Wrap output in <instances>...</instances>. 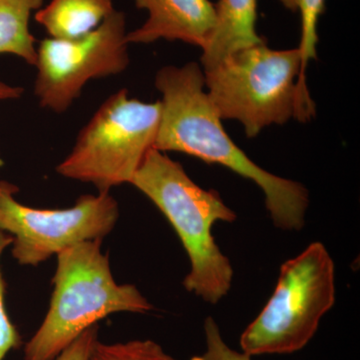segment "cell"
Instances as JSON below:
<instances>
[{
  "label": "cell",
  "mask_w": 360,
  "mask_h": 360,
  "mask_svg": "<svg viewBox=\"0 0 360 360\" xmlns=\"http://www.w3.org/2000/svg\"><path fill=\"white\" fill-rule=\"evenodd\" d=\"M153 201L176 231L191 262L187 291L217 304L231 288L233 269L212 236L215 222L238 219L214 191H205L182 165L153 148L130 182Z\"/></svg>",
  "instance_id": "2"
},
{
  "label": "cell",
  "mask_w": 360,
  "mask_h": 360,
  "mask_svg": "<svg viewBox=\"0 0 360 360\" xmlns=\"http://www.w3.org/2000/svg\"><path fill=\"white\" fill-rule=\"evenodd\" d=\"M97 340V326L85 330L56 357V360H87Z\"/></svg>",
  "instance_id": "17"
},
{
  "label": "cell",
  "mask_w": 360,
  "mask_h": 360,
  "mask_svg": "<svg viewBox=\"0 0 360 360\" xmlns=\"http://www.w3.org/2000/svg\"><path fill=\"white\" fill-rule=\"evenodd\" d=\"M101 243V239L84 241L58 253L51 305L26 343L25 360H54L104 317L153 309L134 285L116 283Z\"/></svg>",
  "instance_id": "4"
},
{
  "label": "cell",
  "mask_w": 360,
  "mask_h": 360,
  "mask_svg": "<svg viewBox=\"0 0 360 360\" xmlns=\"http://www.w3.org/2000/svg\"><path fill=\"white\" fill-rule=\"evenodd\" d=\"M42 4L44 0H0V53L13 54L35 65L37 52L30 20Z\"/></svg>",
  "instance_id": "12"
},
{
  "label": "cell",
  "mask_w": 360,
  "mask_h": 360,
  "mask_svg": "<svg viewBox=\"0 0 360 360\" xmlns=\"http://www.w3.org/2000/svg\"><path fill=\"white\" fill-rule=\"evenodd\" d=\"M206 350L191 360H251L250 355L232 349L222 338L219 326L212 317L205 321Z\"/></svg>",
  "instance_id": "16"
},
{
  "label": "cell",
  "mask_w": 360,
  "mask_h": 360,
  "mask_svg": "<svg viewBox=\"0 0 360 360\" xmlns=\"http://www.w3.org/2000/svg\"><path fill=\"white\" fill-rule=\"evenodd\" d=\"M115 11L112 0H51L34 18L51 39H75L96 30Z\"/></svg>",
  "instance_id": "11"
},
{
  "label": "cell",
  "mask_w": 360,
  "mask_h": 360,
  "mask_svg": "<svg viewBox=\"0 0 360 360\" xmlns=\"http://www.w3.org/2000/svg\"><path fill=\"white\" fill-rule=\"evenodd\" d=\"M87 360H177L167 354L153 340H132L129 342L94 343Z\"/></svg>",
  "instance_id": "14"
},
{
  "label": "cell",
  "mask_w": 360,
  "mask_h": 360,
  "mask_svg": "<svg viewBox=\"0 0 360 360\" xmlns=\"http://www.w3.org/2000/svg\"><path fill=\"white\" fill-rule=\"evenodd\" d=\"M203 75L219 117L238 120L250 139L269 125L291 118L307 122L315 115L298 49L276 51L264 42L229 54Z\"/></svg>",
  "instance_id": "3"
},
{
  "label": "cell",
  "mask_w": 360,
  "mask_h": 360,
  "mask_svg": "<svg viewBox=\"0 0 360 360\" xmlns=\"http://www.w3.org/2000/svg\"><path fill=\"white\" fill-rule=\"evenodd\" d=\"M155 87L162 101L153 148L161 153H186L205 162L224 165L262 189L270 219L276 227L298 231L304 226L309 191L300 182L258 167L234 143L208 98L205 75L198 63L161 68L156 73Z\"/></svg>",
  "instance_id": "1"
},
{
  "label": "cell",
  "mask_w": 360,
  "mask_h": 360,
  "mask_svg": "<svg viewBox=\"0 0 360 360\" xmlns=\"http://www.w3.org/2000/svg\"><path fill=\"white\" fill-rule=\"evenodd\" d=\"M146 9V22L127 33L129 44H148L160 39L186 42L205 49L217 25V8L210 0H134Z\"/></svg>",
  "instance_id": "9"
},
{
  "label": "cell",
  "mask_w": 360,
  "mask_h": 360,
  "mask_svg": "<svg viewBox=\"0 0 360 360\" xmlns=\"http://www.w3.org/2000/svg\"><path fill=\"white\" fill-rule=\"evenodd\" d=\"M25 89L20 86H11L0 82V101L7 99H18L22 96Z\"/></svg>",
  "instance_id": "18"
},
{
  "label": "cell",
  "mask_w": 360,
  "mask_h": 360,
  "mask_svg": "<svg viewBox=\"0 0 360 360\" xmlns=\"http://www.w3.org/2000/svg\"><path fill=\"white\" fill-rule=\"evenodd\" d=\"M13 238L11 234L6 233L0 229V259L2 253L13 245ZM4 277L0 269V360H4L6 355L11 350L14 349L20 345V333L16 330L15 326L7 315L6 304H4Z\"/></svg>",
  "instance_id": "15"
},
{
  "label": "cell",
  "mask_w": 360,
  "mask_h": 360,
  "mask_svg": "<svg viewBox=\"0 0 360 360\" xmlns=\"http://www.w3.org/2000/svg\"><path fill=\"white\" fill-rule=\"evenodd\" d=\"M215 8L217 25L201 56L205 70L233 52L265 42L255 28L257 0H219Z\"/></svg>",
  "instance_id": "10"
},
{
  "label": "cell",
  "mask_w": 360,
  "mask_h": 360,
  "mask_svg": "<svg viewBox=\"0 0 360 360\" xmlns=\"http://www.w3.org/2000/svg\"><path fill=\"white\" fill-rule=\"evenodd\" d=\"M124 13L113 11L94 32L75 39H45L37 49L34 94L39 105L65 112L87 82L123 72L129 65Z\"/></svg>",
  "instance_id": "8"
},
{
  "label": "cell",
  "mask_w": 360,
  "mask_h": 360,
  "mask_svg": "<svg viewBox=\"0 0 360 360\" xmlns=\"http://www.w3.org/2000/svg\"><path fill=\"white\" fill-rule=\"evenodd\" d=\"M335 302V262L314 241L281 265L271 297L241 335V349L251 357L302 349Z\"/></svg>",
  "instance_id": "5"
},
{
  "label": "cell",
  "mask_w": 360,
  "mask_h": 360,
  "mask_svg": "<svg viewBox=\"0 0 360 360\" xmlns=\"http://www.w3.org/2000/svg\"><path fill=\"white\" fill-rule=\"evenodd\" d=\"M286 9L292 13H300L302 18V37L300 44L297 47L302 56V82L307 85V66L311 59L316 58L317 44H319V34H317V25L319 18L326 9V0H279Z\"/></svg>",
  "instance_id": "13"
},
{
  "label": "cell",
  "mask_w": 360,
  "mask_h": 360,
  "mask_svg": "<svg viewBox=\"0 0 360 360\" xmlns=\"http://www.w3.org/2000/svg\"><path fill=\"white\" fill-rule=\"evenodd\" d=\"M16 191L0 181V229L13 236V257L20 265L35 266L78 243L103 240L120 217L110 193L80 196L65 210H37L16 201Z\"/></svg>",
  "instance_id": "7"
},
{
  "label": "cell",
  "mask_w": 360,
  "mask_h": 360,
  "mask_svg": "<svg viewBox=\"0 0 360 360\" xmlns=\"http://www.w3.org/2000/svg\"><path fill=\"white\" fill-rule=\"evenodd\" d=\"M160 101L130 98L122 89L108 97L80 130L70 155L56 172L66 179L94 184L99 193L129 184L155 148Z\"/></svg>",
  "instance_id": "6"
}]
</instances>
